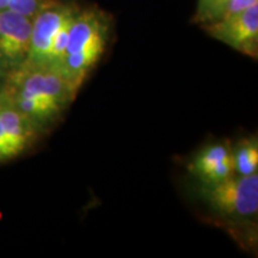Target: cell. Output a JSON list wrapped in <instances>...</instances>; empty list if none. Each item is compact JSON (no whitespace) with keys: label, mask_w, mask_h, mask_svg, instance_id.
I'll return each instance as SVG.
<instances>
[{"label":"cell","mask_w":258,"mask_h":258,"mask_svg":"<svg viewBox=\"0 0 258 258\" xmlns=\"http://www.w3.org/2000/svg\"><path fill=\"white\" fill-rule=\"evenodd\" d=\"M3 90L41 133L60 117L76 97L59 70L29 64L9 73Z\"/></svg>","instance_id":"cell-1"},{"label":"cell","mask_w":258,"mask_h":258,"mask_svg":"<svg viewBox=\"0 0 258 258\" xmlns=\"http://www.w3.org/2000/svg\"><path fill=\"white\" fill-rule=\"evenodd\" d=\"M200 195L213 211L224 217H254L258 212V173H234L219 183L201 184Z\"/></svg>","instance_id":"cell-2"},{"label":"cell","mask_w":258,"mask_h":258,"mask_svg":"<svg viewBox=\"0 0 258 258\" xmlns=\"http://www.w3.org/2000/svg\"><path fill=\"white\" fill-rule=\"evenodd\" d=\"M78 12V8L71 3L48 0L32 18L30 50L24 64L49 67L50 51L55 37Z\"/></svg>","instance_id":"cell-3"},{"label":"cell","mask_w":258,"mask_h":258,"mask_svg":"<svg viewBox=\"0 0 258 258\" xmlns=\"http://www.w3.org/2000/svg\"><path fill=\"white\" fill-rule=\"evenodd\" d=\"M208 35L245 55H258V4L239 14L203 25Z\"/></svg>","instance_id":"cell-4"},{"label":"cell","mask_w":258,"mask_h":258,"mask_svg":"<svg viewBox=\"0 0 258 258\" xmlns=\"http://www.w3.org/2000/svg\"><path fill=\"white\" fill-rule=\"evenodd\" d=\"M31 29L32 18L10 10L0 11V59L8 74L27 62Z\"/></svg>","instance_id":"cell-5"},{"label":"cell","mask_w":258,"mask_h":258,"mask_svg":"<svg viewBox=\"0 0 258 258\" xmlns=\"http://www.w3.org/2000/svg\"><path fill=\"white\" fill-rule=\"evenodd\" d=\"M0 123L15 158L29 150L42 134L3 89L0 90Z\"/></svg>","instance_id":"cell-6"},{"label":"cell","mask_w":258,"mask_h":258,"mask_svg":"<svg viewBox=\"0 0 258 258\" xmlns=\"http://www.w3.org/2000/svg\"><path fill=\"white\" fill-rule=\"evenodd\" d=\"M109 24L97 10H84L76 15L71 23L66 55L85 48L105 47L108 42Z\"/></svg>","instance_id":"cell-7"},{"label":"cell","mask_w":258,"mask_h":258,"mask_svg":"<svg viewBox=\"0 0 258 258\" xmlns=\"http://www.w3.org/2000/svg\"><path fill=\"white\" fill-rule=\"evenodd\" d=\"M189 170L201 184L221 182L235 173L232 151L225 144H214L203 148L190 163Z\"/></svg>","instance_id":"cell-8"},{"label":"cell","mask_w":258,"mask_h":258,"mask_svg":"<svg viewBox=\"0 0 258 258\" xmlns=\"http://www.w3.org/2000/svg\"><path fill=\"white\" fill-rule=\"evenodd\" d=\"M237 175L247 176L258 170V145L256 139L244 140L232 152Z\"/></svg>","instance_id":"cell-9"},{"label":"cell","mask_w":258,"mask_h":258,"mask_svg":"<svg viewBox=\"0 0 258 258\" xmlns=\"http://www.w3.org/2000/svg\"><path fill=\"white\" fill-rule=\"evenodd\" d=\"M230 0H198L194 22L205 25L218 21L224 15Z\"/></svg>","instance_id":"cell-10"},{"label":"cell","mask_w":258,"mask_h":258,"mask_svg":"<svg viewBox=\"0 0 258 258\" xmlns=\"http://www.w3.org/2000/svg\"><path fill=\"white\" fill-rule=\"evenodd\" d=\"M47 2L48 0H9L8 10L25 17L34 18Z\"/></svg>","instance_id":"cell-11"},{"label":"cell","mask_w":258,"mask_h":258,"mask_svg":"<svg viewBox=\"0 0 258 258\" xmlns=\"http://www.w3.org/2000/svg\"><path fill=\"white\" fill-rule=\"evenodd\" d=\"M258 4V0H230V3L227 4L224 15L221 18L230 17V16L237 15L241 11H245L251 6Z\"/></svg>","instance_id":"cell-12"},{"label":"cell","mask_w":258,"mask_h":258,"mask_svg":"<svg viewBox=\"0 0 258 258\" xmlns=\"http://www.w3.org/2000/svg\"><path fill=\"white\" fill-rule=\"evenodd\" d=\"M6 77H8V73H6V70H5L4 64H3L2 59H0V90H2L3 86H4Z\"/></svg>","instance_id":"cell-13"},{"label":"cell","mask_w":258,"mask_h":258,"mask_svg":"<svg viewBox=\"0 0 258 258\" xmlns=\"http://www.w3.org/2000/svg\"><path fill=\"white\" fill-rule=\"evenodd\" d=\"M9 0H0V11L2 10H8Z\"/></svg>","instance_id":"cell-14"}]
</instances>
